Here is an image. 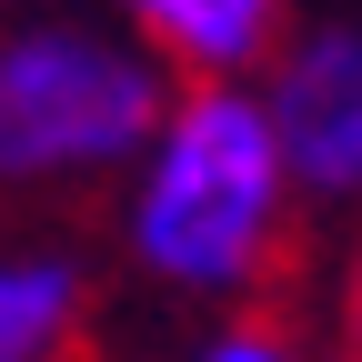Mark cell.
Here are the masks:
<instances>
[{
  "instance_id": "obj_3",
  "label": "cell",
  "mask_w": 362,
  "mask_h": 362,
  "mask_svg": "<svg viewBox=\"0 0 362 362\" xmlns=\"http://www.w3.org/2000/svg\"><path fill=\"white\" fill-rule=\"evenodd\" d=\"M252 101L302 202H362V11H312L272 40Z\"/></svg>"
},
{
  "instance_id": "obj_6",
  "label": "cell",
  "mask_w": 362,
  "mask_h": 362,
  "mask_svg": "<svg viewBox=\"0 0 362 362\" xmlns=\"http://www.w3.org/2000/svg\"><path fill=\"white\" fill-rule=\"evenodd\" d=\"M181 362H322L312 342H292L282 322H221V332H202Z\"/></svg>"
},
{
  "instance_id": "obj_2",
  "label": "cell",
  "mask_w": 362,
  "mask_h": 362,
  "mask_svg": "<svg viewBox=\"0 0 362 362\" xmlns=\"http://www.w3.org/2000/svg\"><path fill=\"white\" fill-rule=\"evenodd\" d=\"M171 71L101 11H11L0 21V202H71L141 161Z\"/></svg>"
},
{
  "instance_id": "obj_8",
  "label": "cell",
  "mask_w": 362,
  "mask_h": 362,
  "mask_svg": "<svg viewBox=\"0 0 362 362\" xmlns=\"http://www.w3.org/2000/svg\"><path fill=\"white\" fill-rule=\"evenodd\" d=\"M11 11H40V0H11Z\"/></svg>"
},
{
  "instance_id": "obj_4",
  "label": "cell",
  "mask_w": 362,
  "mask_h": 362,
  "mask_svg": "<svg viewBox=\"0 0 362 362\" xmlns=\"http://www.w3.org/2000/svg\"><path fill=\"white\" fill-rule=\"evenodd\" d=\"M101 21L131 30L171 81H252L302 0H101Z\"/></svg>"
},
{
  "instance_id": "obj_5",
  "label": "cell",
  "mask_w": 362,
  "mask_h": 362,
  "mask_svg": "<svg viewBox=\"0 0 362 362\" xmlns=\"http://www.w3.org/2000/svg\"><path fill=\"white\" fill-rule=\"evenodd\" d=\"M81 332H90L81 252L40 232H0V362H71Z\"/></svg>"
},
{
  "instance_id": "obj_7",
  "label": "cell",
  "mask_w": 362,
  "mask_h": 362,
  "mask_svg": "<svg viewBox=\"0 0 362 362\" xmlns=\"http://www.w3.org/2000/svg\"><path fill=\"white\" fill-rule=\"evenodd\" d=\"M342 332H352V362H362V272H352V292H342Z\"/></svg>"
},
{
  "instance_id": "obj_1",
  "label": "cell",
  "mask_w": 362,
  "mask_h": 362,
  "mask_svg": "<svg viewBox=\"0 0 362 362\" xmlns=\"http://www.w3.org/2000/svg\"><path fill=\"white\" fill-rule=\"evenodd\" d=\"M121 252L181 302H252L292 252V171L252 81H171L121 181Z\"/></svg>"
}]
</instances>
